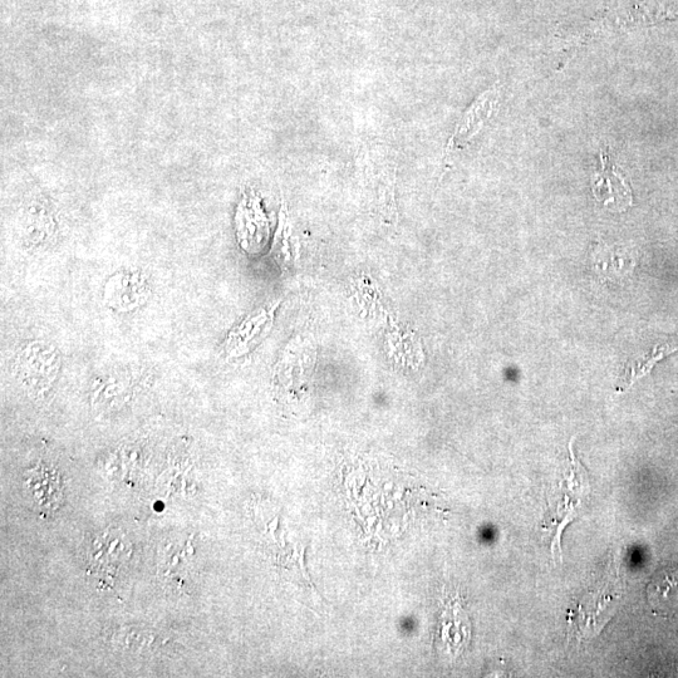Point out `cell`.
<instances>
[{
    "mask_svg": "<svg viewBox=\"0 0 678 678\" xmlns=\"http://www.w3.org/2000/svg\"><path fill=\"white\" fill-rule=\"evenodd\" d=\"M60 367V353L56 347L46 342H29L17 355L16 372L19 381L36 395H42L52 388Z\"/></svg>",
    "mask_w": 678,
    "mask_h": 678,
    "instance_id": "obj_1",
    "label": "cell"
},
{
    "mask_svg": "<svg viewBox=\"0 0 678 678\" xmlns=\"http://www.w3.org/2000/svg\"><path fill=\"white\" fill-rule=\"evenodd\" d=\"M614 606L613 596L602 592L587 594L569 613V632L579 640L597 636L612 618Z\"/></svg>",
    "mask_w": 678,
    "mask_h": 678,
    "instance_id": "obj_2",
    "label": "cell"
},
{
    "mask_svg": "<svg viewBox=\"0 0 678 678\" xmlns=\"http://www.w3.org/2000/svg\"><path fill=\"white\" fill-rule=\"evenodd\" d=\"M150 294L149 282L137 272L113 275L105 287V301L117 311L129 312L139 308Z\"/></svg>",
    "mask_w": 678,
    "mask_h": 678,
    "instance_id": "obj_3",
    "label": "cell"
},
{
    "mask_svg": "<svg viewBox=\"0 0 678 678\" xmlns=\"http://www.w3.org/2000/svg\"><path fill=\"white\" fill-rule=\"evenodd\" d=\"M24 490L44 513L54 512L62 503L60 476L48 466L39 465L38 468L28 471L27 478L24 479Z\"/></svg>",
    "mask_w": 678,
    "mask_h": 678,
    "instance_id": "obj_4",
    "label": "cell"
},
{
    "mask_svg": "<svg viewBox=\"0 0 678 678\" xmlns=\"http://www.w3.org/2000/svg\"><path fill=\"white\" fill-rule=\"evenodd\" d=\"M498 100V93L488 91L483 93L478 100L473 103L465 113L463 119L459 122L458 127L452 135L447 150L452 151L459 149V147L468 144L471 139H474L476 134L483 129L486 121L493 115L494 108Z\"/></svg>",
    "mask_w": 678,
    "mask_h": 678,
    "instance_id": "obj_5",
    "label": "cell"
},
{
    "mask_svg": "<svg viewBox=\"0 0 678 678\" xmlns=\"http://www.w3.org/2000/svg\"><path fill=\"white\" fill-rule=\"evenodd\" d=\"M647 598L656 614L668 617L678 613V569H668L653 578Z\"/></svg>",
    "mask_w": 678,
    "mask_h": 678,
    "instance_id": "obj_6",
    "label": "cell"
},
{
    "mask_svg": "<svg viewBox=\"0 0 678 678\" xmlns=\"http://www.w3.org/2000/svg\"><path fill=\"white\" fill-rule=\"evenodd\" d=\"M593 193L599 201L613 209L625 210L632 204L631 190L625 180L613 167H608L604 160L602 173L594 180Z\"/></svg>",
    "mask_w": 678,
    "mask_h": 678,
    "instance_id": "obj_7",
    "label": "cell"
},
{
    "mask_svg": "<svg viewBox=\"0 0 678 678\" xmlns=\"http://www.w3.org/2000/svg\"><path fill=\"white\" fill-rule=\"evenodd\" d=\"M678 351V338L671 339L662 345H658L650 353L637 358L635 361H631L630 365L626 368L625 377H623V387L619 391H627L628 388H631L638 380H641L642 377L648 375L653 370V367L657 365L658 362L663 360V358L672 355Z\"/></svg>",
    "mask_w": 678,
    "mask_h": 678,
    "instance_id": "obj_8",
    "label": "cell"
},
{
    "mask_svg": "<svg viewBox=\"0 0 678 678\" xmlns=\"http://www.w3.org/2000/svg\"><path fill=\"white\" fill-rule=\"evenodd\" d=\"M633 267L630 258H623L622 254L613 252L609 248L599 249L594 254V268L603 278L621 277L630 272Z\"/></svg>",
    "mask_w": 678,
    "mask_h": 678,
    "instance_id": "obj_9",
    "label": "cell"
}]
</instances>
